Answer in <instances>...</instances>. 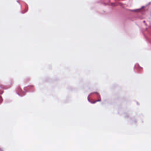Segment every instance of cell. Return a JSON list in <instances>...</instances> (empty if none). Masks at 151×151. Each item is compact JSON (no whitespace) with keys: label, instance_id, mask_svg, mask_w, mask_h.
<instances>
[]
</instances>
